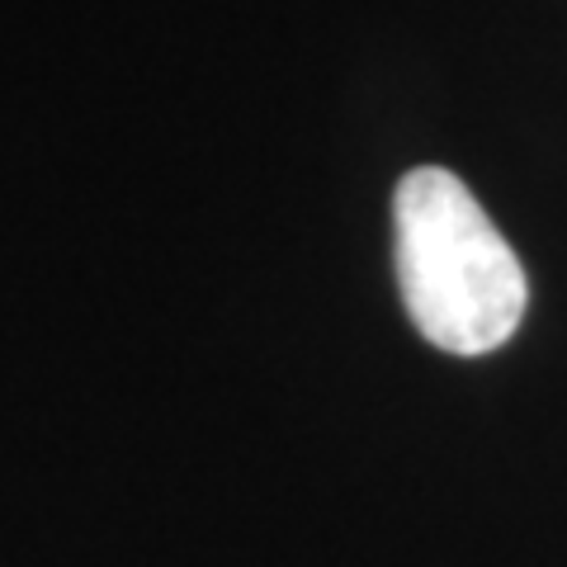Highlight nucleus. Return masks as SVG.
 Instances as JSON below:
<instances>
[{
    "label": "nucleus",
    "instance_id": "obj_1",
    "mask_svg": "<svg viewBox=\"0 0 567 567\" xmlns=\"http://www.w3.org/2000/svg\"><path fill=\"white\" fill-rule=\"evenodd\" d=\"M393 260L412 327L435 350L492 354L516 336L529 289L511 241L454 171H406L393 194Z\"/></svg>",
    "mask_w": 567,
    "mask_h": 567
}]
</instances>
